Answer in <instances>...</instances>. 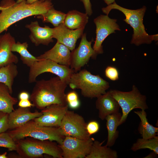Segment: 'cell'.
<instances>
[{"instance_id": "cell-1", "label": "cell", "mask_w": 158, "mask_h": 158, "mask_svg": "<svg viewBox=\"0 0 158 158\" xmlns=\"http://www.w3.org/2000/svg\"><path fill=\"white\" fill-rule=\"evenodd\" d=\"M0 13V35L11 25L23 18L37 16L54 7L50 1L40 0L31 4L25 0L17 3L14 0H2Z\"/></svg>"}, {"instance_id": "cell-2", "label": "cell", "mask_w": 158, "mask_h": 158, "mask_svg": "<svg viewBox=\"0 0 158 158\" xmlns=\"http://www.w3.org/2000/svg\"><path fill=\"white\" fill-rule=\"evenodd\" d=\"M35 82L30 98L34 107L42 110L53 104H68L65 94L68 85L58 76Z\"/></svg>"}, {"instance_id": "cell-3", "label": "cell", "mask_w": 158, "mask_h": 158, "mask_svg": "<svg viewBox=\"0 0 158 158\" xmlns=\"http://www.w3.org/2000/svg\"><path fill=\"white\" fill-rule=\"evenodd\" d=\"M113 9L118 10L122 12L126 17L123 20L133 28V33L131 44L138 46L142 44H150L153 40H158V34L150 35L145 30L143 24V18L146 9L145 6L136 10H131L121 6L115 2L103 8L102 10L108 15Z\"/></svg>"}, {"instance_id": "cell-4", "label": "cell", "mask_w": 158, "mask_h": 158, "mask_svg": "<svg viewBox=\"0 0 158 158\" xmlns=\"http://www.w3.org/2000/svg\"><path fill=\"white\" fill-rule=\"evenodd\" d=\"M68 85L73 90L79 89L85 97L97 98L106 93L109 84L99 75L92 74L86 69L74 72L72 75Z\"/></svg>"}, {"instance_id": "cell-5", "label": "cell", "mask_w": 158, "mask_h": 158, "mask_svg": "<svg viewBox=\"0 0 158 158\" xmlns=\"http://www.w3.org/2000/svg\"><path fill=\"white\" fill-rule=\"evenodd\" d=\"M16 142V151L21 157L36 158L47 154L54 158H63L59 144L53 141L26 137Z\"/></svg>"}, {"instance_id": "cell-6", "label": "cell", "mask_w": 158, "mask_h": 158, "mask_svg": "<svg viewBox=\"0 0 158 158\" xmlns=\"http://www.w3.org/2000/svg\"><path fill=\"white\" fill-rule=\"evenodd\" d=\"M7 132L16 142L26 137H30L42 140L55 141L60 145L65 137L62 133L59 127L40 125L33 120Z\"/></svg>"}, {"instance_id": "cell-7", "label": "cell", "mask_w": 158, "mask_h": 158, "mask_svg": "<svg viewBox=\"0 0 158 158\" xmlns=\"http://www.w3.org/2000/svg\"><path fill=\"white\" fill-rule=\"evenodd\" d=\"M109 92L118 102L122 110V116L119 126L126 121L128 114L133 109L138 108L145 110L148 108L146 96L141 94L135 85H133L132 90L129 92L115 90H111Z\"/></svg>"}, {"instance_id": "cell-8", "label": "cell", "mask_w": 158, "mask_h": 158, "mask_svg": "<svg viewBox=\"0 0 158 158\" xmlns=\"http://www.w3.org/2000/svg\"><path fill=\"white\" fill-rule=\"evenodd\" d=\"M29 68L28 82L30 83L35 82L37 78L40 75L49 72L56 75L68 85L71 77L74 72L69 66L60 65L48 59L40 60Z\"/></svg>"}, {"instance_id": "cell-9", "label": "cell", "mask_w": 158, "mask_h": 158, "mask_svg": "<svg viewBox=\"0 0 158 158\" xmlns=\"http://www.w3.org/2000/svg\"><path fill=\"white\" fill-rule=\"evenodd\" d=\"M87 124L82 116L74 111L68 110L59 128L62 133L65 136L87 139L91 137L87 131Z\"/></svg>"}, {"instance_id": "cell-10", "label": "cell", "mask_w": 158, "mask_h": 158, "mask_svg": "<svg viewBox=\"0 0 158 158\" xmlns=\"http://www.w3.org/2000/svg\"><path fill=\"white\" fill-rule=\"evenodd\" d=\"M90 138L83 139L66 136L62 143L59 145L63 158H85L90 152L94 140Z\"/></svg>"}, {"instance_id": "cell-11", "label": "cell", "mask_w": 158, "mask_h": 158, "mask_svg": "<svg viewBox=\"0 0 158 158\" xmlns=\"http://www.w3.org/2000/svg\"><path fill=\"white\" fill-rule=\"evenodd\" d=\"M117 20L111 19L108 15H101L94 20L96 26V38L93 49L97 55L103 52L102 44L109 35L115 33L116 30H120L116 23Z\"/></svg>"}, {"instance_id": "cell-12", "label": "cell", "mask_w": 158, "mask_h": 158, "mask_svg": "<svg viewBox=\"0 0 158 158\" xmlns=\"http://www.w3.org/2000/svg\"><path fill=\"white\" fill-rule=\"evenodd\" d=\"M92 42L87 40L86 34H83L78 47L71 52L70 66L74 72L80 71L91 57L96 58L97 55L91 47Z\"/></svg>"}, {"instance_id": "cell-13", "label": "cell", "mask_w": 158, "mask_h": 158, "mask_svg": "<svg viewBox=\"0 0 158 158\" xmlns=\"http://www.w3.org/2000/svg\"><path fill=\"white\" fill-rule=\"evenodd\" d=\"M68 109V104H51L42 110V115L33 120L40 125L59 127Z\"/></svg>"}, {"instance_id": "cell-14", "label": "cell", "mask_w": 158, "mask_h": 158, "mask_svg": "<svg viewBox=\"0 0 158 158\" xmlns=\"http://www.w3.org/2000/svg\"><path fill=\"white\" fill-rule=\"evenodd\" d=\"M84 28L71 30L62 23L52 28V37L57 42L67 47L70 51L75 48L76 42L83 34Z\"/></svg>"}, {"instance_id": "cell-15", "label": "cell", "mask_w": 158, "mask_h": 158, "mask_svg": "<svg viewBox=\"0 0 158 158\" xmlns=\"http://www.w3.org/2000/svg\"><path fill=\"white\" fill-rule=\"evenodd\" d=\"M30 31L29 38L35 46L41 44L48 46L54 41L52 37V28L45 25L44 27L40 26L37 21H32L25 25Z\"/></svg>"}, {"instance_id": "cell-16", "label": "cell", "mask_w": 158, "mask_h": 158, "mask_svg": "<svg viewBox=\"0 0 158 158\" xmlns=\"http://www.w3.org/2000/svg\"><path fill=\"white\" fill-rule=\"evenodd\" d=\"M71 53L67 47L57 42L51 49L36 58L40 60H49L60 65L70 67Z\"/></svg>"}, {"instance_id": "cell-17", "label": "cell", "mask_w": 158, "mask_h": 158, "mask_svg": "<svg viewBox=\"0 0 158 158\" xmlns=\"http://www.w3.org/2000/svg\"><path fill=\"white\" fill-rule=\"evenodd\" d=\"M15 40L9 32L0 35V68L18 62L17 56L13 53L11 47Z\"/></svg>"}, {"instance_id": "cell-18", "label": "cell", "mask_w": 158, "mask_h": 158, "mask_svg": "<svg viewBox=\"0 0 158 158\" xmlns=\"http://www.w3.org/2000/svg\"><path fill=\"white\" fill-rule=\"evenodd\" d=\"M42 115L38 111L31 112L29 108L19 107L9 114V129H16Z\"/></svg>"}, {"instance_id": "cell-19", "label": "cell", "mask_w": 158, "mask_h": 158, "mask_svg": "<svg viewBox=\"0 0 158 158\" xmlns=\"http://www.w3.org/2000/svg\"><path fill=\"white\" fill-rule=\"evenodd\" d=\"M97 98L96 107L99 111V117L102 120L108 115L119 112L120 106L109 91Z\"/></svg>"}, {"instance_id": "cell-20", "label": "cell", "mask_w": 158, "mask_h": 158, "mask_svg": "<svg viewBox=\"0 0 158 158\" xmlns=\"http://www.w3.org/2000/svg\"><path fill=\"white\" fill-rule=\"evenodd\" d=\"M88 16L78 11L73 10L66 14L63 23L64 25L71 30H75L84 28L88 23Z\"/></svg>"}, {"instance_id": "cell-21", "label": "cell", "mask_w": 158, "mask_h": 158, "mask_svg": "<svg viewBox=\"0 0 158 158\" xmlns=\"http://www.w3.org/2000/svg\"><path fill=\"white\" fill-rule=\"evenodd\" d=\"M122 114L118 112L108 115L105 118L107 121L106 127L108 132L107 140L106 146H113L115 143L119 135L117 130L122 117Z\"/></svg>"}, {"instance_id": "cell-22", "label": "cell", "mask_w": 158, "mask_h": 158, "mask_svg": "<svg viewBox=\"0 0 158 158\" xmlns=\"http://www.w3.org/2000/svg\"><path fill=\"white\" fill-rule=\"evenodd\" d=\"M140 118V121L138 128V132L142 138L145 139L152 138L158 134V128L150 124L147 118V114L145 110L134 111Z\"/></svg>"}, {"instance_id": "cell-23", "label": "cell", "mask_w": 158, "mask_h": 158, "mask_svg": "<svg viewBox=\"0 0 158 158\" xmlns=\"http://www.w3.org/2000/svg\"><path fill=\"white\" fill-rule=\"evenodd\" d=\"M104 141L94 140L90 153L85 158H117V152L106 145H102Z\"/></svg>"}, {"instance_id": "cell-24", "label": "cell", "mask_w": 158, "mask_h": 158, "mask_svg": "<svg viewBox=\"0 0 158 158\" xmlns=\"http://www.w3.org/2000/svg\"><path fill=\"white\" fill-rule=\"evenodd\" d=\"M18 102L16 98L11 96L7 86L0 83V111L9 114L14 110V106Z\"/></svg>"}, {"instance_id": "cell-25", "label": "cell", "mask_w": 158, "mask_h": 158, "mask_svg": "<svg viewBox=\"0 0 158 158\" xmlns=\"http://www.w3.org/2000/svg\"><path fill=\"white\" fill-rule=\"evenodd\" d=\"M18 73L17 66L14 63L0 68V83L7 86L11 95L13 93L12 86L14 80Z\"/></svg>"}, {"instance_id": "cell-26", "label": "cell", "mask_w": 158, "mask_h": 158, "mask_svg": "<svg viewBox=\"0 0 158 158\" xmlns=\"http://www.w3.org/2000/svg\"><path fill=\"white\" fill-rule=\"evenodd\" d=\"M28 44L27 42L21 43L19 42L14 43L11 47L12 52L18 53L23 63L30 67L35 62L40 59L32 55L28 51Z\"/></svg>"}, {"instance_id": "cell-27", "label": "cell", "mask_w": 158, "mask_h": 158, "mask_svg": "<svg viewBox=\"0 0 158 158\" xmlns=\"http://www.w3.org/2000/svg\"><path fill=\"white\" fill-rule=\"evenodd\" d=\"M65 16L66 14L53 7L45 13L37 16V17L43 23H51L55 27L63 23Z\"/></svg>"}, {"instance_id": "cell-28", "label": "cell", "mask_w": 158, "mask_h": 158, "mask_svg": "<svg viewBox=\"0 0 158 158\" xmlns=\"http://www.w3.org/2000/svg\"><path fill=\"white\" fill-rule=\"evenodd\" d=\"M148 149L158 154V136L150 139L140 138L138 139L131 147V150L136 151L141 149Z\"/></svg>"}, {"instance_id": "cell-29", "label": "cell", "mask_w": 158, "mask_h": 158, "mask_svg": "<svg viewBox=\"0 0 158 158\" xmlns=\"http://www.w3.org/2000/svg\"><path fill=\"white\" fill-rule=\"evenodd\" d=\"M0 147L7 148L10 151H16V143L8 132L0 133Z\"/></svg>"}, {"instance_id": "cell-30", "label": "cell", "mask_w": 158, "mask_h": 158, "mask_svg": "<svg viewBox=\"0 0 158 158\" xmlns=\"http://www.w3.org/2000/svg\"><path fill=\"white\" fill-rule=\"evenodd\" d=\"M9 113L0 111V133L9 129Z\"/></svg>"}, {"instance_id": "cell-31", "label": "cell", "mask_w": 158, "mask_h": 158, "mask_svg": "<svg viewBox=\"0 0 158 158\" xmlns=\"http://www.w3.org/2000/svg\"><path fill=\"white\" fill-rule=\"evenodd\" d=\"M105 75L108 78L113 81L118 79V72L117 69L115 67L108 66L106 68Z\"/></svg>"}, {"instance_id": "cell-32", "label": "cell", "mask_w": 158, "mask_h": 158, "mask_svg": "<svg viewBox=\"0 0 158 158\" xmlns=\"http://www.w3.org/2000/svg\"><path fill=\"white\" fill-rule=\"evenodd\" d=\"M99 128V124L96 121H91L87 124V131L90 135L97 132Z\"/></svg>"}, {"instance_id": "cell-33", "label": "cell", "mask_w": 158, "mask_h": 158, "mask_svg": "<svg viewBox=\"0 0 158 158\" xmlns=\"http://www.w3.org/2000/svg\"><path fill=\"white\" fill-rule=\"evenodd\" d=\"M83 4L85 13L88 16H90L92 13V5L90 0H80Z\"/></svg>"}, {"instance_id": "cell-34", "label": "cell", "mask_w": 158, "mask_h": 158, "mask_svg": "<svg viewBox=\"0 0 158 158\" xmlns=\"http://www.w3.org/2000/svg\"><path fill=\"white\" fill-rule=\"evenodd\" d=\"M66 99L67 103L78 100L77 93L75 91L69 92L66 95Z\"/></svg>"}, {"instance_id": "cell-35", "label": "cell", "mask_w": 158, "mask_h": 158, "mask_svg": "<svg viewBox=\"0 0 158 158\" xmlns=\"http://www.w3.org/2000/svg\"><path fill=\"white\" fill-rule=\"evenodd\" d=\"M18 105L19 107L23 108H30L34 107L33 104L29 99L20 100Z\"/></svg>"}, {"instance_id": "cell-36", "label": "cell", "mask_w": 158, "mask_h": 158, "mask_svg": "<svg viewBox=\"0 0 158 158\" xmlns=\"http://www.w3.org/2000/svg\"><path fill=\"white\" fill-rule=\"evenodd\" d=\"M30 96L28 92L26 91H22L20 93L19 95V98L20 100L29 99Z\"/></svg>"}, {"instance_id": "cell-37", "label": "cell", "mask_w": 158, "mask_h": 158, "mask_svg": "<svg viewBox=\"0 0 158 158\" xmlns=\"http://www.w3.org/2000/svg\"><path fill=\"white\" fill-rule=\"evenodd\" d=\"M80 102L78 100L68 103V106L71 108L75 109L78 108L80 105Z\"/></svg>"}, {"instance_id": "cell-38", "label": "cell", "mask_w": 158, "mask_h": 158, "mask_svg": "<svg viewBox=\"0 0 158 158\" xmlns=\"http://www.w3.org/2000/svg\"><path fill=\"white\" fill-rule=\"evenodd\" d=\"M23 0H17L16 1L17 3H18ZM25 0L26 1L27 3L28 4H31L37 1L40 0ZM42 0L47 1H51L52 0Z\"/></svg>"}, {"instance_id": "cell-39", "label": "cell", "mask_w": 158, "mask_h": 158, "mask_svg": "<svg viewBox=\"0 0 158 158\" xmlns=\"http://www.w3.org/2000/svg\"><path fill=\"white\" fill-rule=\"evenodd\" d=\"M105 3L107 5L113 4L115 2V0H103Z\"/></svg>"}, {"instance_id": "cell-40", "label": "cell", "mask_w": 158, "mask_h": 158, "mask_svg": "<svg viewBox=\"0 0 158 158\" xmlns=\"http://www.w3.org/2000/svg\"><path fill=\"white\" fill-rule=\"evenodd\" d=\"M156 154L155 152H153L152 153H150L146 157H145V158H153V157L155 156V154Z\"/></svg>"}, {"instance_id": "cell-41", "label": "cell", "mask_w": 158, "mask_h": 158, "mask_svg": "<svg viewBox=\"0 0 158 158\" xmlns=\"http://www.w3.org/2000/svg\"><path fill=\"white\" fill-rule=\"evenodd\" d=\"M7 152H5L2 154H0V158H7Z\"/></svg>"}, {"instance_id": "cell-42", "label": "cell", "mask_w": 158, "mask_h": 158, "mask_svg": "<svg viewBox=\"0 0 158 158\" xmlns=\"http://www.w3.org/2000/svg\"></svg>"}]
</instances>
